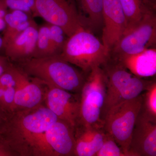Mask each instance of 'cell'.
Returning a JSON list of instances; mask_svg holds the SVG:
<instances>
[{
	"mask_svg": "<svg viewBox=\"0 0 156 156\" xmlns=\"http://www.w3.org/2000/svg\"><path fill=\"white\" fill-rule=\"evenodd\" d=\"M58 119L42 104L10 115L2 135L17 156H30L32 148L37 140Z\"/></svg>",
	"mask_w": 156,
	"mask_h": 156,
	"instance_id": "obj_1",
	"label": "cell"
},
{
	"mask_svg": "<svg viewBox=\"0 0 156 156\" xmlns=\"http://www.w3.org/2000/svg\"><path fill=\"white\" fill-rule=\"evenodd\" d=\"M21 69L46 86L80 94L87 74L59 55L31 58L19 62Z\"/></svg>",
	"mask_w": 156,
	"mask_h": 156,
	"instance_id": "obj_2",
	"label": "cell"
},
{
	"mask_svg": "<svg viewBox=\"0 0 156 156\" xmlns=\"http://www.w3.org/2000/svg\"><path fill=\"white\" fill-rule=\"evenodd\" d=\"M59 56L87 74L105 64L110 53L93 34L84 28L68 38Z\"/></svg>",
	"mask_w": 156,
	"mask_h": 156,
	"instance_id": "obj_3",
	"label": "cell"
},
{
	"mask_svg": "<svg viewBox=\"0 0 156 156\" xmlns=\"http://www.w3.org/2000/svg\"><path fill=\"white\" fill-rule=\"evenodd\" d=\"M101 67L107 79L106 98L102 111L104 121L107 112L111 108L141 95L152 81L145 80L134 75L110 58Z\"/></svg>",
	"mask_w": 156,
	"mask_h": 156,
	"instance_id": "obj_4",
	"label": "cell"
},
{
	"mask_svg": "<svg viewBox=\"0 0 156 156\" xmlns=\"http://www.w3.org/2000/svg\"><path fill=\"white\" fill-rule=\"evenodd\" d=\"M106 90V77L102 67L95 68L87 74L80 93L78 124L104 127L102 111Z\"/></svg>",
	"mask_w": 156,
	"mask_h": 156,
	"instance_id": "obj_5",
	"label": "cell"
},
{
	"mask_svg": "<svg viewBox=\"0 0 156 156\" xmlns=\"http://www.w3.org/2000/svg\"><path fill=\"white\" fill-rule=\"evenodd\" d=\"M142 93L137 97L122 101L111 108L104 118V128L114 139L126 156L132 132L142 106Z\"/></svg>",
	"mask_w": 156,
	"mask_h": 156,
	"instance_id": "obj_6",
	"label": "cell"
},
{
	"mask_svg": "<svg viewBox=\"0 0 156 156\" xmlns=\"http://www.w3.org/2000/svg\"><path fill=\"white\" fill-rule=\"evenodd\" d=\"M34 17L61 27L67 36L85 28L84 18L78 13L73 0H35Z\"/></svg>",
	"mask_w": 156,
	"mask_h": 156,
	"instance_id": "obj_7",
	"label": "cell"
},
{
	"mask_svg": "<svg viewBox=\"0 0 156 156\" xmlns=\"http://www.w3.org/2000/svg\"><path fill=\"white\" fill-rule=\"evenodd\" d=\"M156 42V18L154 10L144 15L131 28L126 30L110 53V57L140 53L154 48Z\"/></svg>",
	"mask_w": 156,
	"mask_h": 156,
	"instance_id": "obj_8",
	"label": "cell"
},
{
	"mask_svg": "<svg viewBox=\"0 0 156 156\" xmlns=\"http://www.w3.org/2000/svg\"><path fill=\"white\" fill-rule=\"evenodd\" d=\"M74 129L58 119L34 144L30 156H75Z\"/></svg>",
	"mask_w": 156,
	"mask_h": 156,
	"instance_id": "obj_9",
	"label": "cell"
},
{
	"mask_svg": "<svg viewBox=\"0 0 156 156\" xmlns=\"http://www.w3.org/2000/svg\"><path fill=\"white\" fill-rule=\"evenodd\" d=\"M46 87L44 100L45 105L58 119L64 121L74 129L80 118V94L71 93L56 87Z\"/></svg>",
	"mask_w": 156,
	"mask_h": 156,
	"instance_id": "obj_10",
	"label": "cell"
},
{
	"mask_svg": "<svg viewBox=\"0 0 156 156\" xmlns=\"http://www.w3.org/2000/svg\"><path fill=\"white\" fill-rule=\"evenodd\" d=\"M11 68L16 83L14 112L34 108L42 104L46 90L42 88V83L35 78L34 81L30 80L29 76L20 67L11 64Z\"/></svg>",
	"mask_w": 156,
	"mask_h": 156,
	"instance_id": "obj_11",
	"label": "cell"
},
{
	"mask_svg": "<svg viewBox=\"0 0 156 156\" xmlns=\"http://www.w3.org/2000/svg\"><path fill=\"white\" fill-rule=\"evenodd\" d=\"M102 44L111 53L127 27L126 16L119 0H103Z\"/></svg>",
	"mask_w": 156,
	"mask_h": 156,
	"instance_id": "obj_12",
	"label": "cell"
},
{
	"mask_svg": "<svg viewBox=\"0 0 156 156\" xmlns=\"http://www.w3.org/2000/svg\"><path fill=\"white\" fill-rule=\"evenodd\" d=\"M130 156H156V122L140 112L129 145Z\"/></svg>",
	"mask_w": 156,
	"mask_h": 156,
	"instance_id": "obj_13",
	"label": "cell"
},
{
	"mask_svg": "<svg viewBox=\"0 0 156 156\" xmlns=\"http://www.w3.org/2000/svg\"><path fill=\"white\" fill-rule=\"evenodd\" d=\"M134 75L140 78L153 76L156 73L155 48L146 49L140 53L110 57Z\"/></svg>",
	"mask_w": 156,
	"mask_h": 156,
	"instance_id": "obj_14",
	"label": "cell"
},
{
	"mask_svg": "<svg viewBox=\"0 0 156 156\" xmlns=\"http://www.w3.org/2000/svg\"><path fill=\"white\" fill-rule=\"evenodd\" d=\"M39 27L34 22L4 47L7 57L20 62L33 56Z\"/></svg>",
	"mask_w": 156,
	"mask_h": 156,
	"instance_id": "obj_15",
	"label": "cell"
},
{
	"mask_svg": "<svg viewBox=\"0 0 156 156\" xmlns=\"http://www.w3.org/2000/svg\"><path fill=\"white\" fill-rule=\"evenodd\" d=\"M104 127L78 124L74 129L75 156H95L103 144Z\"/></svg>",
	"mask_w": 156,
	"mask_h": 156,
	"instance_id": "obj_16",
	"label": "cell"
},
{
	"mask_svg": "<svg viewBox=\"0 0 156 156\" xmlns=\"http://www.w3.org/2000/svg\"><path fill=\"white\" fill-rule=\"evenodd\" d=\"M32 17L19 10L7 12L4 17L6 26L2 37L3 48L34 22Z\"/></svg>",
	"mask_w": 156,
	"mask_h": 156,
	"instance_id": "obj_17",
	"label": "cell"
},
{
	"mask_svg": "<svg viewBox=\"0 0 156 156\" xmlns=\"http://www.w3.org/2000/svg\"><path fill=\"white\" fill-rule=\"evenodd\" d=\"M126 16L128 29L136 24L145 13L155 7L148 0H119ZM126 31V30H125Z\"/></svg>",
	"mask_w": 156,
	"mask_h": 156,
	"instance_id": "obj_18",
	"label": "cell"
},
{
	"mask_svg": "<svg viewBox=\"0 0 156 156\" xmlns=\"http://www.w3.org/2000/svg\"><path fill=\"white\" fill-rule=\"evenodd\" d=\"M88 23L95 27L103 24V0H78Z\"/></svg>",
	"mask_w": 156,
	"mask_h": 156,
	"instance_id": "obj_19",
	"label": "cell"
},
{
	"mask_svg": "<svg viewBox=\"0 0 156 156\" xmlns=\"http://www.w3.org/2000/svg\"><path fill=\"white\" fill-rule=\"evenodd\" d=\"M143 101L140 112L156 122V82L152 81L142 93Z\"/></svg>",
	"mask_w": 156,
	"mask_h": 156,
	"instance_id": "obj_20",
	"label": "cell"
},
{
	"mask_svg": "<svg viewBox=\"0 0 156 156\" xmlns=\"http://www.w3.org/2000/svg\"><path fill=\"white\" fill-rule=\"evenodd\" d=\"M53 56L48 23L39 27L36 45L32 58Z\"/></svg>",
	"mask_w": 156,
	"mask_h": 156,
	"instance_id": "obj_21",
	"label": "cell"
},
{
	"mask_svg": "<svg viewBox=\"0 0 156 156\" xmlns=\"http://www.w3.org/2000/svg\"><path fill=\"white\" fill-rule=\"evenodd\" d=\"M48 23L50 29V41L53 56L59 55L68 37L61 27Z\"/></svg>",
	"mask_w": 156,
	"mask_h": 156,
	"instance_id": "obj_22",
	"label": "cell"
},
{
	"mask_svg": "<svg viewBox=\"0 0 156 156\" xmlns=\"http://www.w3.org/2000/svg\"><path fill=\"white\" fill-rule=\"evenodd\" d=\"M95 156H126L114 139L105 131L103 144Z\"/></svg>",
	"mask_w": 156,
	"mask_h": 156,
	"instance_id": "obj_23",
	"label": "cell"
},
{
	"mask_svg": "<svg viewBox=\"0 0 156 156\" xmlns=\"http://www.w3.org/2000/svg\"><path fill=\"white\" fill-rule=\"evenodd\" d=\"M15 93V86L6 88L0 103V105L3 109L10 115L14 112Z\"/></svg>",
	"mask_w": 156,
	"mask_h": 156,
	"instance_id": "obj_24",
	"label": "cell"
},
{
	"mask_svg": "<svg viewBox=\"0 0 156 156\" xmlns=\"http://www.w3.org/2000/svg\"><path fill=\"white\" fill-rule=\"evenodd\" d=\"M7 8L11 10H19L32 15L30 9L22 0H2Z\"/></svg>",
	"mask_w": 156,
	"mask_h": 156,
	"instance_id": "obj_25",
	"label": "cell"
},
{
	"mask_svg": "<svg viewBox=\"0 0 156 156\" xmlns=\"http://www.w3.org/2000/svg\"><path fill=\"white\" fill-rule=\"evenodd\" d=\"M11 64L7 70L0 76V87L6 89L16 86L14 75L11 71Z\"/></svg>",
	"mask_w": 156,
	"mask_h": 156,
	"instance_id": "obj_26",
	"label": "cell"
},
{
	"mask_svg": "<svg viewBox=\"0 0 156 156\" xmlns=\"http://www.w3.org/2000/svg\"><path fill=\"white\" fill-rule=\"evenodd\" d=\"M17 156L2 134H0V156Z\"/></svg>",
	"mask_w": 156,
	"mask_h": 156,
	"instance_id": "obj_27",
	"label": "cell"
},
{
	"mask_svg": "<svg viewBox=\"0 0 156 156\" xmlns=\"http://www.w3.org/2000/svg\"><path fill=\"white\" fill-rule=\"evenodd\" d=\"M10 115L0 105V134L4 132Z\"/></svg>",
	"mask_w": 156,
	"mask_h": 156,
	"instance_id": "obj_28",
	"label": "cell"
},
{
	"mask_svg": "<svg viewBox=\"0 0 156 156\" xmlns=\"http://www.w3.org/2000/svg\"><path fill=\"white\" fill-rule=\"evenodd\" d=\"M10 64L8 62L7 59L0 62V76L7 70Z\"/></svg>",
	"mask_w": 156,
	"mask_h": 156,
	"instance_id": "obj_29",
	"label": "cell"
},
{
	"mask_svg": "<svg viewBox=\"0 0 156 156\" xmlns=\"http://www.w3.org/2000/svg\"><path fill=\"white\" fill-rule=\"evenodd\" d=\"M8 8L5 5L2 0H0V17L4 18L7 12Z\"/></svg>",
	"mask_w": 156,
	"mask_h": 156,
	"instance_id": "obj_30",
	"label": "cell"
},
{
	"mask_svg": "<svg viewBox=\"0 0 156 156\" xmlns=\"http://www.w3.org/2000/svg\"><path fill=\"white\" fill-rule=\"evenodd\" d=\"M6 23L4 18L0 17V31L4 30L5 27Z\"/></svg>",
	"mask_w": 156,
	"mask_h": 156,
	"instance_id": "obj_31",
	"label": "cell"
},
{
	"mask_svg": "<svg viewBox=\"0 0 156 156\" xmlns=\"http://www.w3.org/2000/svg\"><path fill=\"white\" fill-rule=\"evenodd\" d=\"M5 89L3 88V87H0V103H1V101H2V99L4 92H5Z\"/></svg>",
	"mask_w": 156,
	"mask_h": 156,
	"instance_id": "obj_32",
	"label": "cell"
},
{
	"mask_svg": "<svg viewBox=\"0 0 156 156\" xmlns=\"http://www.w3.org/2000/svg\"><path fill=\"white\" fill-rule=\"evenodd\" d=\"M155 7L156 0H148Z\"/></svg>",
	"mask_w": 156,
	"mask_h": 156,
	"instance_id": "obj_33",
	"label": "cell"
},
{
	"mask_svg": "<svg viewBox=\"0 0 156 156\" xmlns=\"http://www.w3.org/2000/svg\"><path fill=\"white\" fill-rule=\"evenodd\" d=\"M3 47V39L2 37H0V48Z\"/></svg>",
	"mask_w": 156,
	"mask_h": 156,
	"instance_id": "obj_34",
	"label": "cell"
},
{
	"mask_svg": "<svg viewBox=\"0 0 156 156\" xmlns=\"http://www.w3.org/2000/svg\"><path fill=\"white\" fill-rule=\"evenodd\" d=\"M7 59V58H5V57H3V56H0V62H1L4 61V60H5V59Z\"/></svg>",
	"mask_w": 156,
	"mask_h": 156,
	"instance_id": "obj_35",
	"label": "cell"
}]
</instances>
